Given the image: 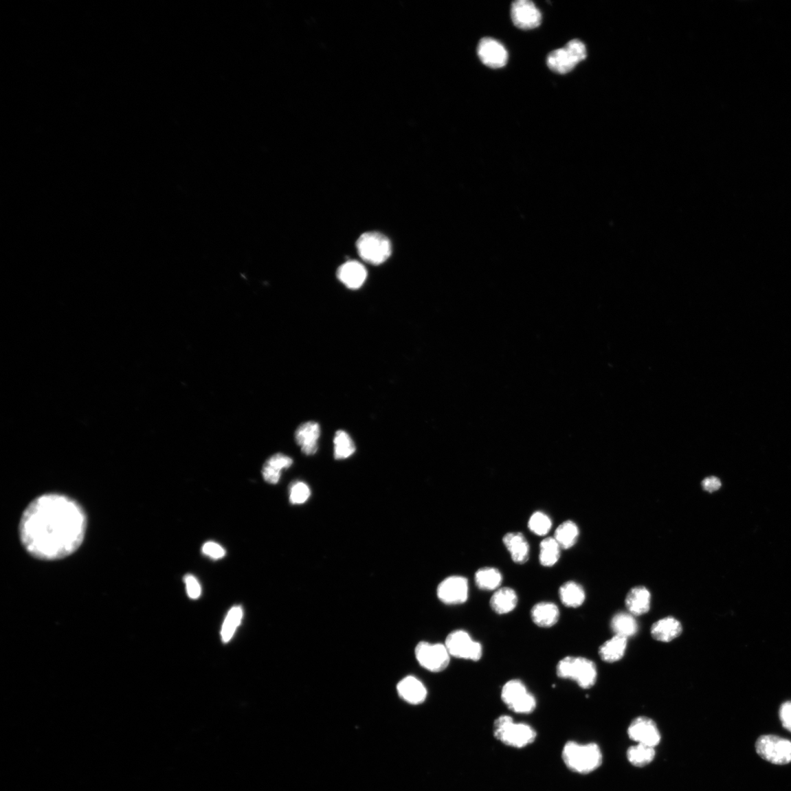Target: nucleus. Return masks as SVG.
<instances>
[{
	"instance_id": "15",
	"label": "nucleus",
	"mask_w": 791,
	"mask_h": 791,
	"mask_svg": "<svg viewBox=\"0 0 791 791\" xmlns=\"http://www.w3.org/2000/svg\"><path fill=\"white\" fill-rule=\"evenodd\" d=\"M320 436V425L314 421L302 423L295 433L296 441L306 455H313L317 452V441Z\"/></svg>"
},
{
	"instance_id": "34",
	"label": "nucleus",
	"mask_w": 791,
	"mask_h": 791,
	"mask_svg": "<svg viewBox=\"0 0 791 791\" xmlns=\"http://www.w3.org/2000/svg\"><path fill=\"white\" fill-rule=\"evenodd\" d=\"M202 551L204 555L214 560H219L226 555V550L221 546L214 542H208L203 546Z\"/></svg>"
},
{
	"instance_id": "27",
	"label": "nucleus",
	"mask_w": 791,
	"mask_h": 791,
	"mask_svg": "<svg viewBox=\"0 0 791 791\" xmlns=\"http://www.w3.org/2000/svg\"><path fill=\"white\" fill-rule=\"evenodd\" d=\"M579 528L572 521H566L561 524L555 533L554 539L559 543L561 549H570L577 543L579 537Z\"/></svg>"
},
{
	"instance_id": "7",
	"label": "nucleus",
	"mask_w": 791,
	"mask_h": 791,
	"mask_svg": "<svg viewBox=\"0 0 791 791\" xmlns=\"http://www.w3.org/2000/svg\"><path fill=\"white\" fill-rule=\"evenodd\" d=\"M445 645L455 658L478 662L483 656L482 643L474 640L469 632L463 630L452 632L445 639Z\"/></svg>"
},
{
	"instance_id": "13",
	"label": "nucleus",
	"mask_w": 791,
	"mask_h": 791,
	"mask_svg": "<svg viewBox=\"0 0 791 791\" xmlns=\"http://www.w3.org/2000/svg\"><path fill=\"white\" fill-rule=\"evenodd\" d=\"M477 53L485 65L494 69L503 68L509 58L503 44L491 38H484L479 42Z\"/></svg>"
},
{
	"instance_id": "38",
	"label": "nucleus",
	"mask_w": 791,
	"mask_h": 791,
	"mask_svg": "<svg viewBox=\"0 0 791 791\" xmlns=\"http://www.w3.org/2000/svg\"><path fill=\"white\" fill-rule=\"evenodd\" d=\"M779 717H781L783 727L791 732V701L786 702L781 706V710H779Z\"/></svg>"
},
{
	"instance_id": "37",
	"label": "nucleus",
	"mask_w": 791,
	"mask_h": 791,
	"mask_svg": "<svg viewBox=\"0 0 791 791\" xmlns=\"http://www.w3.org/2000/svg\"><path fill=\"white\" fill-rule=\"evenodd\" d=\"M262 472L265 481L271 484H277L281 478V471L276 469L266 463L263 465Z\"/></svg>"
},
{
	"instance_id": "22",
	"label": "nucleus",
	"mask_w": 791,
	"mask_h": 791,
	"mask_svg": "<svg viewBox=\"0 0 791 791\" xmlns=\"http://www.w3.org/2000/svg\"><path fill=\"white\" fill-rule=\"evenodd\" d=\"M627 638L614 635L611 639L601 645L599 655L601 660L614 663L621 660L627 648Z\"/></svg>"
},
{
	"instance_id": "6",
	"label": "nucleus",
	"mask_w": 791,
	"mask_h": 791,
	"mask_svg": "<svg viewBox=\"0 0 791 791\" xmlns=\"http://www.w3.org/2000/svg\"><path fill=\"white\" fill-rule=\"evenodd\" d=\"M501 699L511 711L520 715L531 714L537 705L536 698L519 679H512L504 685Z\"/></svg>"
},
{
	"instance_id": "28",
	"label": "nucleus",
	"mask_w": 791,
	"mask_h": 791,
	"mask_svg": "<svg viewBox=\"0 0 791 791\" xmlns=\"http://www.w3.org/2000/svg\"><path fill=\"white\" fill-rule=\"evenodd\" d=\"M655 748L637 744L631 746L627 751V759L634 766L643 767L651 764L655 757Z\"/></svg>"
},
{
	"instance_id": "35",
	"label": "nucleus",
	"mask_w": 791,
	"mask_h": 791,
	"mask_svg": "<svg viewBox=\"0 0 791 791\" xmlns=\"http://www.w3.org/2000/svg\"><path fill=\"white\" fill-rule=\"evenodd\" d=\"M266 463L275 467L276 469L282 471V470L287 469L289 467H291L293 461L289 456L282 454H276L271 456V458L266 461Z\"/></svg>"
},
{
	"instance_id": "12",
	"label": "nucleus",
	"mask_w": 791,
	"mask_h": 791,
	"mask_svg": "<svg viewBox=\"0 0 791 791\" xmlns=\"http://www.w3.org/2000/svg\"><path fill=\"white\" fill-rule=\"evenodd\" d=\"M511 16L514 25L522 30L537 28L542 22L540 10L529 0H517L512 3Z\"/></svg>"
},
{
	"instance_id": "9",
	"label": "nucleus",
	"mask_w": 791,
	"mask_h": 791,
	"mask_svg": "<svg viewBox=\"0 0 791 791\" xmlns=\"http://www.w3.org/2000/svg\"><path fill=\"white\" fill-rule=\"evenodd\" d=\"M756 750L763 759L776 765L791 762V742L774 735L762 736L756 742Z\"/></svg>"
},
{
	"instance_id": "19",
	"label": "nucleus",
	"mask_w": 791,
	"mask_h": 791,
	"mask_svg": "<svg viewBox=\"0 0 791 791\" xmlns=\"http://www.w3.org/2000/svg\"><path fill=\"white\" fill-rule=\"evenodd\" d=\"M651 595L649 590L643 586L632 588L625 599L626 607L632 615L642 616L647 614L651 608Z\"/></svg>"
},
{
	"instance_id": "14",
	"label": "nucleus",
	"mask_w": 791,
	"mask_h": 791,
	"mask_svg": "<svg viewBox=\"0 0 791 791\" xmlns=\"http://www.w3.org/2000/svg\"><path fill=\"white\" fill-rule=\"evenodd\" d=\"M397 689L399 697L410 704H421L427 697L425 686L417 678L412 676L402 679L397 684Z\"/></svg>"
},
{
	"instance_id": "21",
	"label": "nucleus",
	"mask_w": 791,
	"mask_h": 791,
	"mask_svg": "<svg viewBox=\"0 0 791 791\" xmlns=\"http://www.w3.org/2000/svg\"><path fill=\"white\" fill-rule=\"evenodd\" d=\"M503 542L509 552L511 559L516 564H523L529 559L530 548L524 535L521 533H508Z\"/></svg>"
},
{
	"instance_id": "5",
	"label": "nucleus",
	"mask_w": 791,
	"mask_h": 791,
	"mask_svg": "<svg viewBox=\"0 0 791 791\" xmlns=\"http://www.w3.org/2000/svg\"><path fill=\"white\" fill-rule=\"evenodd\" d=\"M356 248L363 260L375 265L385 263L392 252L391 241L377 232L364 233L356 242Z\"/></svg>"
},
{
	"instance_id": "18",
	"label": "nucleus",
	"mask_w": 791,
	"mask_h": 791,
	"mask_svg": "<svg viewBox=\"0 0 791 791\" xmlns=\"http://www.w3.org/2000/svg\"><path fill=\"white\" fill-rule=\"evenodd\" d=\"M531 616L537 627L550 628L559 622L560 610L558 606L550 601H542L532 608Z\"/></svg>"
},
{
	"instance_id": "31",
	"label": "nucleus",
	"mask_w": 791,
	"mask_h": 791,
	"mask_svg": "<svg viewBox=\"0 0 791 791\" xmlns=\"http://www.w3.org/2000/svg\"><path fill=\"white\" fill-rule=\"evenodd\" d=\"M243 616V610L241 607L233 608L230 612L223 625L221 637L223 641L227 643L231 640L234 633L239 626Z\"/></svg>"
},
{
	"instance_id": "4",
	"label": "nucleus",
	"mask_w": 791,
	"mask_h": 791,
	"mask_svg": "<svg viewBox=\"0 0 791 791\" xmlns=\"http://www.w3.org/2000/svg\"><path fill=\"white\" fill-rule=\"evenodd\" d=\"M559 678L575 682L584 689L593 687L597 680V667L589 659L581 656H568L559 661L556 667Z\"/></svg>"
},
{
	"instance_id": "26",
	"label": "nucleus",
	"mask_w": 791,
	"mask_h": 791,
	"mask_svg": "<svg viewBox=\"0 0 791 791\" xmlns=\"http://www.w3.org/2000/svg\"><path fill=\"white\" fill-rule=\"evenodd\" d=\"M475 582L479 589L495 592L502 584L503 576L495 568H481L476 572Z\"/></svg>"
},
{
	"instance_id": "24",
	"label": "nucleus",
	"mask_w": 791,
	"mask_h": 791,
	"mask_svg": "<svg viewBox=\"0 0 791 791\" xmlns=\"http://www.w3.org/2000/svg\"><path fill=\"white\" fill-rule=\"evenodd\" d=\"M559 597L566 608H577L583 605L586 592L583 586L574 581H568L559 588Z\"/></svg>"
},
{
	"instance_id": "8",
	"label": "nucleus",
	"mask_w": 791,
	"mask_h": 791,
	"mask_svg": "<svg viewBox=\"0 0 791 791\" xmlns=\"http://www.w3.org/2000/svg\"><path fill=\"white\" fill-rule=\"evenodd\" d=\"M415 654L420 665L432 673L445 671L450 663L451 655L445 644L421 642Z\"/></svg>"
},
{
	"instance_id": "2",
	"label": "nucleus",
	"mask_w": 791,
	"mask_h": 791,
	"mask_svg": "<svg viewBox=\"0 0 791 791\" xmlns=\"http://www.w3.org/2000/svg\"><path fill=\"white\" fill-rule=\"evenodd\" d=\"M562 759L566 767L573 772L588 774L603 764V753L597 744L569 742L564 746Z\"/></svg>"
},
{
	"instance_id": "36",
	"label": "nucleus",
	"mask_w": 791,
	"mask_h": 791,
	"mask_svg": "<svg viewBox=\"0 0 791 791\" xmlns=\"http://www.w3.org/2000/svg\"><path fill=\"white\" fill-rule=\"evenodd\" d=\"M187 592L189 597L196 599L201 595V586H200L195 577L187 575L184 577Z\"/></svg>"
},
{
	"instance_id": "23",
	"label": "nucleus",
	"mask_w": 791,
	"mask_h": 791,
	"mask_svg": "<svg viewBox=\"0 0 791 791\" xmlns=\"http://www.w3.org/2000/svg\"><path fill=\"white\" fill-rule=\"evenodd\" d=\"M547 63L551 71L559 74H566L572 71L578 62L571 52L564 47L550 52Z\"/></svg>"
},
{
	"instance_id": "16",
	"label": "nucleus",
	"mask_w": 791,
	"mask_h": 791,
	"mask_svg": "<svg viewBox=\"0 0 791 791\" xmlns=\"http://www.w3.org/2000/svg\"><path fill=\"white\" fill-rule=\"evenodd\" d=\"M339 280L351 289H357L364 283L367 272L365 267L357 261L345 263L337 273Z\"/></svg>"
},
{
	"instance_id": "30",
	"label": "nucleus",
	"mask_w": 791,
	"mask_h": 791,
	"mask_svg": "<svg viewBox=\"0 0 791 791\" xmlns=\"http://www.w3.org/2000/svg\"><path fill=\"white\" fill-rule=\"evenodd\" d=\"M334 456L336 460H344L350 458L355 452V445L349 434L343 430H339L334 438Z\"/></svg>"
},
{
	"instance_id": "33",
	"label": "nucleus",
	"mask_w": 791,
	"mask_h": 791,
	"mask_svg": "<svg viewBox=\"0 0 791 791\" xmlns=\"http://www.w3.org/2000/svg\"><path fill=\"white\" fill-rule=\"evenodd\" d=\"M310 495V489L304 482H294L289 489V501L292 504H304Z\"/></svg>"
},
{
	"instance_id": "25",
	"label": "nucleus",
	"mask_w": 791,
	"mask_h": 791,
	"mask_svg": "<svg viewBox=\"0 0 791 791\" xmlns=\"http://www.w3.org/2000/svg\"><path fill=\"white\" fill-rule=\"evenodd\" d=\"M610 627L615 635L629 638L634 636L639 627L636 619L630 612H621L612 617Z\"/></svg>"
},
{
	"instance_id": "29",
	"label": "nucleus",
	"mask_w": 791,
	"mask_h": 791,
	"mask_svg": "<svg viewBox=\"0 0 791 791\" xmlns=\"http://www.w3.org/2000/svg\"><path fill=\"white\" fill-rule=\"evenodd\" d=\"M561 547L554 538H546L540 544V564L545 567H552L559 562L561 556Z\"/></svg>"
},
{
	"instance_id": "10",
	"label": "nucleus",
	"mask_w": 791,
	"mask_h": 791,
	"mask_svg": "<svg viewBox=\"0 0 791 791\" xmlns=\"http://www.w3.org/2000/svg\"><path fill=\"white\" fill-rule=\"evenodd\" d=\"M437 595L445 605L464 604L469 599V581L463 576L455 575L445 578L438 587Z\"/></svg>"
},
{
	"instance_id": "39",
	"label": "nucleus",
	"mask_w": 791,
	"mask_h": 791,
	"mask_svg": "<svg viewBox=\"0 0 791 791\" xmlns=\"http://www.w3.org/2000/svg\"><path fill=\"white\" fill-rule=\"evenodd\" d=\"M722 486L721 481L717 477L709 476L704 479L702 482V487H703L705 491L709 493H714L717 491Z\"/></svg>"
},
{
	"instance_id": "17",
	"label": "nucleus",
	"mask_w": 791,
	"mask_h": 791,
	"mask_svg": "<svg viewBox=\"0 0 791 791\" xmlns=\"http://www.w3.org/2000/svg\"><path fill=\"white\" fill-rule=\"evenodd\" d=\"M682 631L680 621L673 617H666L654 623L651 634L656 641L670 643L680 636Z\"/></svg>"
},
{
	"instance_id": "32",
	"label": "nucleus",
	"mask_w": 791,
	"mask_h": 791,
	"mask_svg": "<svg viewBox=\"0 0 791 791\" xmlns=\"http://www.w3.org/2000/svg\"><path fill=\"white\" fill-rule=\"evenodd\" d=\"M528 528L534 534L543 537L550 532L552 528V520L543 512L536 511L529 520Z\"/></svg>"
},
{
	"instance_id": "3",
	"label": "nucleus",
	"mask_w": 791,
	"mask_h": 791,
	"mask_svg": "<svg viewBox=\"0 0 791 791\" xmlns=\"http://www.w3.org/2000/svg\"><path fill=\"white\" fill-rule=\"evenodd\" d=\"M493 733L499 742L517 749L526 748L537 737L536 731L528 724L515 722L509 715L500 716L495 721Z\"/></svg>"
},
{
	"instance_id": "1",
	"label": "nucleus",
	"mask_w": 791,
	"mask_h": 791,
	"mask_svg": "<svg viewBox=\"0 0 791 791\" xmlns=\"http://www.w3.org/2000/svg\"><path fill=\"white\" fill-rule=\"evenodd\" d=\"M87 520L80 504L61 494L33 500L19 523V537L26 551L42 561L60 560L80 548Z\"/></svg>"
},
{
	"instance_id": "20",
	"label": "nucleus",
	"mask_w": 791,
	"mask_h": 791,
	"mask_svg": "<svg viewBox=\"0 0 791 791\" xmlns=\"http://www.w3.org/2000/svg\"><path fill=\"white\" fill-rule=\"evenodd\" d=\"M490 606L498 615H506L513 611L518 604V596L514 589L500 587L490 599Z\"/></svg>"
},
{
	"instance_id": "11",
	"label": "nucleus",
	"mask_w": 791,
	"mask_h": 791,
	"mask_svg": "<svg viewBox=\"0 0 791 791\" xmlns=\"http://www.w3.org/2000/svg\"><path fill=\"white\" fill-rule=\"evenodd\" d=\"M630 738L640 744L656 748L661 741L660 732L656 724L650 718L638 717L635 718L628 728Z\"/></svg>"
}]
</instances>
